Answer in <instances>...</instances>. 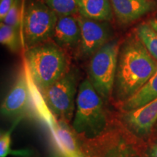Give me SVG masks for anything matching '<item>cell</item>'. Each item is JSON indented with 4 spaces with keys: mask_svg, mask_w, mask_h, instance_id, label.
<instances>
[{
    "mask_svg": "<svg viewBox=\"0 0 157 157\" xmlns=\"http://www.w3.org/2000/svg\"><path fill=\"white\" fill-rule=\"evenodd\" d=\"M157 98V71L134 95L119 105L121 111L140 108Z\"/></svg>",
    "mask_w": 157,
    "mask_h": 157,
    "instance_id": "obj_15",
    "label": "cell"
},
{
    "mask_svg": "<svg viewBox=\"0 0 157 157\" xmlns=\"http://www.w3.org/2000/svg\"><path fill=\"white\" fill-rule=\"evenodd\" d=\"M58 16L41 0H30L23 18V42L26 50L53 38Z\"/></svg>",
    "mask_w": 157,
    "mask_h": 157,
    "instance_id": "obj_4",
    "label": "cell"
},
{
    "mask_svg": "<svg viewBox=\"0 0 157 157\" xmlns=\"http://www.w3.org/2000/svg\"><path fill=\"white\" fill-rule=\"evenodd\" d=\"M2 22L18 30L20 22H21V10H20L19 0H14V2L12 5L10 10L5 18L2 21Z\"/></svg>",
    "mask_w": 157,
    "mask_h": 157,
    "instance_id": "obj_20",
    "label": "cell"
},
{
    "mask_svg": "<svg viewBox=\"0 0 157 157\" xmlns=\"http://www.w3.org/2000/svg\"><path fill=\"white\" fill-rule=\"evenodd\" d=\"M116 121L105 109L104 100L89 78L79 84L76 98V110L72 130L80 141L98 138L113 126Z\"/></svg>",
    "mask_w": 157,
    "mask_h": 157,
    "instance_id": "obj_2",
    "label": "cell"
},
{
    "mask_svg": "<svg viewBox=\"0 0 157 157\" xmlns=\"http://www.w3.org/2000/svg\"><path fill=\"white\" fill-rule=\"evenodd\" d=\"M118 118L121 126L132 136L147 137L157 122V98L138 109L121 111Z\"/></svg>",
    "mask_w": 157,
    "mask_h": 157,
    "instance_id": "obj_9",
    "label": "cell"
},
{
    "mask_svg": "<svg viewBox=\"0 0 157 157\" xmlns=\"http://www.w3.org/2000/svg\"><path fill=\"white\" fill-rule=\"evenodd\" d=\"M76 87L77 74L71 69L56 83L40 93L47 108L56 120L68 124L71 121L76 110Z\"/></svg>",
    "mask_w": 157,
    "mask_h": 157,
    "instance_id": "obj_7",
    "label": "cell"
},
{
    "mask_svg": "<svg viewBox=\"0 0 157 157\" xmlns=\"http://www.w3.org/2000/svg\"><path fill=\"white\" fill-rule=\"evenodd\" d=\"M21 118L17 119L16 123L13 124V126L7 130V132H4L1 133L0 135V157H6L7 155L13 154L17 155L20 156H29V151L27 150H12L10 148L11 145V133L13 130L18 123Z\"/></svg>",
    "mask_w": 157,
    "mask_h": 157,
    "instance_id": "obj_19",
    "label": "cell"
},
{
    "mask_svg": "<svg viewBox=\"0 0 157 157\" xmlns=\"http://www.w3.org/2000/svg\"><path fill=\"white\" fill-rule=\"evenodd\" d=\"M50 126L57 146L60 151L67 157H84L82 154L78 140L68 123L56 120L52 117L47 122Z\"/></svg>",
    "mask_w": 157,
    "mask_h": 157,
    "instance_id": "obj_12",
    "label": "cell"
},
{
    "mask_svg": "<svg viewBox=\"0 0 157 157\" xmlns=\"http://www.w3.org/2000/svg\"><path fill=\"white\" fill-rule=\"evenodd\" d=\"M119 23L127 25L157 9L156 0H110Z\"/></svg>",
    "mask_w": 157,
    "mask_h": 157,
    "instance_id": "obj_11",
    "label": "cell"
},
{
    "mask_svg": "<svg viewBox=\"0 0 157 157\" xmlns=\"http://www.w3.org/2000/svg\"><path fill=\"white\" fill-rule=\"evenodd\" d=\"M135 34L142 42L149 54L157 61V32L148 23L137 25Z\"/></svg>",
    "mask_w": 157,
    "mask_h": 157,
    "instance_id": "obj_16",
    "label": "cell"
},
{
    "mask_svg": "<svg viewBox=\"0 0 157 157\" xmlns=\"http://www.w3.org/2000/svg\"><path fill=\"white\" fill-rule=\"evenodd\" d=\"M25 60L29 75L40 93L69 71L67 56L53 42H45L26 50Z\"/></svg>",
    "mask_w": 157,
    "mask_h": 157,
    "instance_id": "obj_3",
    "label": "cell"
},
{
    "mask_svg": "<svg viewBox=\"0 0 157 157\" xmlns=\"http://www.w3.org/2000/svg\"><path fill=\"white\" fill-rule=\"evenodd\" d=\"M56 44L60 48L73 49L81 42V28L77 17L59 16L53 35Z\"/></svg>",
    "mask_w": 157,
    "mask_h": 157,
    "instance_id": "obj_13",
    "label": "cell"
},
{
    "mask_svg": "<svg viewBox=\"0 0 157 157\" xmlns=\"http://www.w3.org/2000/svg\"><path fill=\"white\" fill-rule=\"evenodd\" d=\"M156 71L157 61L136 34L127 37L119 48L111 98L120 105L134 95Z\"/></svg>",
    "mask_w": 157,
    "mask_h": 157,
    "instance_id": "obj_1",
    "label": "cell"
},
{
    "mask_svg": "<svg viewBox=\"0 0 157 157\" xmlns=\"http://www.w3.org/2000/svg\"><path fill=\"white\" fill-rule=\"evenodd\" d=\"M77 18L81 28L79 54L84 58H91L98 50L111 41V29L105 21H94L81 15Z\"/></svg>",
    "mask_w": 157,
    "mask_h": 157,
    "instance_id": "obj_10",
    "label": "cell"
},
{
    "mask_svg": "<svg viewBox=\"0 0 157 157\" xmlns=\"http://www.w3.org/2000/svg\"><path fill=\"white\" fill-rule=\"evenodd\" d=\"M0 42L10 50L16 52L20 49V37L17 29L6 25L3 22L0 24Z\"/></svg>",
    "mask_w": 157,
    "mask_h": 157,
    "instance_id": "obj_18",
    "label": "cell"
},
{
    "mask_svg": "<svg viewBox=\"0 0 157 157\" xmlns=\"http://www.w3.org/2000/svg\"><path fill=\"white\" fill-rule=\"evenodd\" d=\"M79 15L98 21H111L113 9L110 0H77Z\"/></svg>",
    "mask_w": 157,
    "mask_h": 157,
    "instance_id": "obj_14",
    "label": "cell"
},
{
    "mask_svg": "<svg viewBox=\"0 0 157 157\" xmlns=\"http://www.w3.org/2000/svg\"><path fill=\"white\" fill-rule=\"evenodd\" d=\"M119 48L117 40L109 41L91 57L88 66V78L105 102L112 96Z\"/></svg>",
    "mask_w": 157,
    "mask_h": 157,
    "instance_id": "obj_5",
    "label": "cell"
},
{
    "mask_svg": "<svg viewBox=\"0 0 157 157\" xmlns=\"http://www.w3.org/2000/svg\"><path fill=\"white\" fill-rule=\"evenodd\" d=\"M146 157H157V140L148 147L146 151Z\"/></svg>",
    "mask_w": 157,
    "mask_h": 157,
    "instance_id": "obj_22",
    "label": "cell"
},
{
    "mask_svg": "<svg viewBox=\"0 0 157 157\" xmlns=\"http://www.w3.org/2000/svg\"><path fill=\"white\" fill-rule=\"evenodd\" d=\"M13 2H14V0H1L0 1V19L1 21H2L8 13Z\"/></svg>",
    "mask_w": 157,
    "mask_h": 157,
    "instance_id": "obj_21",
    "label": "cell"
},
{
    "mask_svg": "<svg viewBox=\"0 0 157 157\" xmlns=\"http://www.w3.org/2000/svg\"><path fill=\"white\" fill-rule=\"evenodd\" d=\"M50 157H67L65 155L63 154V153H60V152H53L51 154Z\"/></svg>",
    "mask_w": 157,
    "mask_h": 157,
    "instance_id": "obj_24",
    "label": "cell"
},
{
    "mask_svg": "<svg viewBox=\"0 0 157 157\" xmlns=\"http://www.w3.org/2000/svg\"><path fill=\"white\" fill-rule=\"evenodd\" d=\"M58 16L75 15L78 13L77 0H42Z\"/></svg>",
    "mask_w": 157,
    "mask_h": 157,
    "instance_id": "obj_17",
    "label": "cell"
},
{
    "mask_svg": "<svg viewBox=\"0 0 157 157\" xmlns=\"http://www.w3.org/2000/svg\"><path fill=\"white\" fill-rule=\"evenodd\" d=\"M127 133L116 119L111 129L98 138L78 140L84 157H140Z\"/></svg>",
    "mask_w": 157,
    "mask_h": 157,
    "instance_id": "obj_6",
    "label": "cell"
},
{
    "mask_svg": "<svg viewBox=\"0 0 157 157\" xmlns=\"http://www.w3.org/2000/svg\"><path fill=\"white\" fill-rule=\"evenodd\" d=\"M148 23L151 26V28L154 31H156L157 32V17H155L154 18L149 20Z\"/></svg>",
    "mask_w": 157,
    "mask_h": 157,
    "instance_id": "obj_23",
    "label": "cell"
},
{
    "mask_svg": "<svg viewBox=\"0 0 157 157\" xmlns=\"http://www.w3.org/2000/svg\"><path fill=\"white\" fill-rule=\"evenodd\" d=\"M28 70L20 71L15 82L1 105L2 115L6 117L21 118L31 108L30 78Z\"/></svg>",
    "mask_w": 157,
    "mask_h": 157,
    "instance_id": "obj_8",
    "label": "cell"
}]
</instances>
